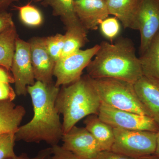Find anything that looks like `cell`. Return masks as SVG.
<instances>
[{
    "label": "cell",
    "mask_w": 159,
    "mask_h": 159,
    "mask_svg": "<svg viewBox=\"0 0 159 159\" xmlns=\"http://www.w3.org/2000/svg\"><path fill=\"white\" fill-rule=\"evenodd\" d=\"M60 88L55 83L45 84L39 81L27 87L34 115L31 121L19 127L15 133L16 141L44 142L51 147L58 145L63 135L60 114L55 106Z\"/></svg>",
    "instance_id": "cell-1"
},
{
    "label": "cell",
    "mask_w": 159,
    "mask_h": 159,
    "mask_svg": "<svg viewBox=\"0 0 159 159\" xmlns=\"http://www.w3.org/2000/svg\"><path fill=\"white\" fill-rule=\"evenodd\" d=\"M99 45V50L86 68L89 77L114 78L134 84L144 75L131 40L122 38L113 44L102 41Z\"/></svg>",
    "instance_id": "cell-2"
},
{
    "label": "cell",
    "mask_w": 159,
    "mask_h": 159,
    "mask_svg": "<svg viewBox=\"0 0 159 159\" xmlns=\"http://www.w3.org/2000/svg\"><path fill=\"white\" fill-rule=\"evenodd\" d=\"M101 102L87 74L60 88L55 106L63 116V134L67 133L80 120L98 115Z\"/></svg>",
    "instance_id": "cell-3"
},
{
    "label": "cell",
    "mask_w": 159,
    "mask_h": 159,
    "mask_svg": "<svg viewBox=\"0 0 159 159\" xmlns=\"http://www.w3.org/2000/svg\"><path fill=\"white\" fill-rule=\"evenodd\" d=\"M89 77L101 103L121 110L151 117L137 96L133 84L114 78Z\"/></svg>",
    "instance_id": "cell-4"
},
{
    "label": "cell",
    "mask_w": 159,
    "mask_h": 159,
    "mask_svg": "<svg viewBox=\"0 0 159 159\" xmlns=\"http://www.w3.org/2000/svg\"><path fill=\"white\" fill-rule=\"evenodd\" d=\"M113 130L112 151L137 159L155 152L158 132L116 128Z\"/></svg>",
    "instance_id": "cell-5"
},
{
    "label": "cell",
    "mask_w": 159,
    "mask_h": 159,
    "mask_svg": "<svg viewBox=\"0 0 159 159\" xmlns=\"http://www.w3.org/2000/svg\"><path fill=\"white\" fill-rule=\"evenodd\" d=\"M98 116L113 128L154 132L159 131V125L152 117L121 110L102 103Z\"/></svg>",
    "instance_id": "cell-6"
},
{
    "label": "cell",
    "mask_w": 159,
    "mask_h": 159,
    "mask_svg": "<svg viewBox=\"0 0 159 159\" xmlns=\"http://www.w3.org/2000/svg\"><path fill=\"white\" fill-rule=\"evenodd\" d=\"M99 48V45L97 44L60 58L54 67V77L56 78L55 85L60 88L79 80L82 77L83 71L86 68Z\"/></svg>",
    "instance_id": "cell-7"
},
{
    "label": "cell",
    "mask_w": 159,
    "mask_h": 159,
    "mask_svg": "<svg viewBox=\"0 0 159 159\" xmlns=\"http://www.w3.org/2000/svg\"><path fill=\"white\" fill-rule=\"evenodd\" d=\"M11 71L14 80L15 91L18 96L28 94L27 87L35 82L31 64L30 47L26 42L18 36Z\"/></svg>",
    "instance_id": "cell-8"
},
{
    "label": "cell",
    "mask_w": 159,
    "mask_h": 159,
    "mask_svg": "<svg viewBox=\"0 0 159 159\" xmlns=\"http://www.w3.org/2000/svg\"><path fill=\"white\" fill-rule=\"evenodd\" d=\"M137 23L140 34L139 53L141 55L159 31V0H141Z\"/></svg>",
    "instance_id": "cell-9"
},
{
    "label": "cell",
    "mask_w": 159,
    "mask_h": 159,
    "mask_svg": "<svg viewBox=\"0 0 159 159\" xmlns=\"http://www.w3.org/2000/svg\"><path fill=\"white\" fill-rule=\"evenodd\" d=\"M61 140V147L79 159H94L102 151L98 142L85 127L75 125L63 134Z\"/></svg>",
    "instance_id": "cell-10"
},
{
    "label": "cell",
    "mask_w": 159,
    "mask_h": 159,
    "mask_svg": "<svg viewBox=\"0 0 159 159\" xmlns=\"http://www.w3.org/2000/svg\"><path fill=\"white\" fill-rule=\"evenodd\" d=\"M31 64L35 81L45 84L53 83L56 62L47 51L43 37H33L29 40Z\"/></svg>",
    "instance_id": "cell-11"
},
{
    "label": "cell",
    "mask_w": 159,
    "mask_h": 159,
    "mask_svg": "<svg viewBox=\"0 0 159 159\" xmlns=\"http://www.w3.org/2000/svg\"><path fill=\"white\" fill-rule=\"evenodd\" d=\"M74 6L80 22L87 31L97 30L110 15L105 0H74Z\"/></svg>",
    "instance_id": "cell-12"
},
{
    "label": "cell",
    "mask_w": 159,
    "mask_h": 159,
    "mask_svg": "<svg viewBox=\"0 0 159 159\" xmlns=\"http://www.w3.org/2000/svg\"><path fill=\"white\" fill-rule=\"evenodd\" d=\"M134 86L140 101L159 125V80L143 75Z\"/></svg>",
    "instance_id": "cell-13"
},
{
    "label": "cell",
    "mask_w": 159,
    "mask_h": 159,
    "mask_svg": "<svg viewBox=\"0 0 159 159\" xmlns=\"http://www.w3.org/2000/svg\"><path fill=\"white\" fill-rule=\"evenodd\" d=\"M141 0H106L110 15L114 16L125 29L138 30L137 14Z\"/></svg>",
    "instance_id": "cell-14"
},
{
    "label": "cell",
    "mask_w": 159,
    "mask_h": 159,
    "mask_svg": "<svg viewBox=\"0 0 159 159\" xmlns=\"http://www.w3.org/2000/svg\"><path fill=\"white\" fill-rule=\"evenodd\" d=\"M85 127L98 142L102 151L111 150L115 140L113 128L102 121L97 115L86 117Z\"/></svg>",
    "instance_id": "cell-15"
},
{
    "label": "cell",
    "mask_w": 159,
    "mask_h": 159,
    "mask_svg": "<svg viewBox=\"0 0 159 159\" xmlns=\"http://www.w3.org/2000/svg\"><path fill=\"white\" fill-rule=\"evenodd\" d=\"M26 114L25 109L10 101H0V134L16 133Z\"/></svg>",
    "instance_id": "cell-16"
},
{
    "label": "cell",
    "mask_w": 159,
    "mask_h": 159,
    "mask_svg": "<svg viewBox=\"0 0 159 159\" xmlns=\"http://www.w3.org/2000/svg\"><path fill=\"white\" fill-rule=\"evenodd\" d=\"M74 0H43L41 5L51 7L52 13L60 18L66 28L80 24L74 6Z\"/></svg>",
    "instance_id": "cell-17"
},
{
    "label": "cell",
    "mask_w": 159,
    "mask_h": 159,
    "mask_svg": "<svg viewBox=\"0 0 159 159\" xmlns=\"http://www.w3.org/2000/svg\"><path fill=\"white\" fill-rule=\"evenodd\" d=\"M65 43L61 58L67 57L81 50L88 42L87 31L80 24L66 28Z\"/></svg>",
    "instance_id": "cell-18"
},
{
    "label": "cell",
    "mask_w": 159,
    "mask_h": 159,
    "mask_svg": "<svg viewBox=\"0 0 159 159\" xmlns=\"http://www.w3.org/2000/svg\"><path fill=\"white\" fill-rule=\"evenodd\" d=\"M18 36L15 25L0 33V66L9 71H11Z\"/></svg>",
    "instance_id": "cell-19"
},
{
    "label": "cell",
    "mask_w": 159,
    "mask_h": 159,
    "mask_svg": "<svg viewBox=\"0 0 159 159\" xmlns=\"http://www.w3.org/2000/svg\"><path fill=\"white\" fill-rule=\"evenodd\" d=\"M139 58L143 74L159 80V31Z\"/></svg>",
    "instance_id": "cell-20"
},
{
    "label": "cell",
    "mask_w": 159,
    "mask_h": 159,
    "mask_svg": "<svg viewBox=\"0 0 159 159\" xmlns=\"http://www.w3.org/2000/svg\"><path fill=\"white\" fill-rule=\"evenodd\" d=\"M14 7L18 11L20 20L24 25L30 27H38L42 25L43 17L41 12L31 3Z\"/></svg>",
    "instance_id": "cell-21"
},
{
    "label": "cell",
    "mask_w": 159,
    "mask_h": 159,
    "mask_svg": "<svg viewBox=\"0 0 159 159\" xmlns=\"http://www.w3.org/2000/svg\"><path fill=\"white\" fill-rule=\"evenodd\" d=\"M43 40L47 51L56 63L62 55L65 43L64 34H57L43 37Z\"/></svg>",
    "instance_id": "cell-22"
},
{
    "label": "cell",
    "mask_w": 159,
    "mask_h": 159,
    "mask_svg": "<svg viewBox=\"0 0 159 159\" xmlns=\"http://www.w3.org/2000/svg\"><path fill=\"white\" fill-rule=\"evenodd\" d=\"M15 133L8 132L0 134V159H11L16 156L14 152Z\"/></svg>",
    "instance_id": "cell-23"
},
{
    "label": "cell",
    "mask_w": 159,
    "mask_h": 159,
    "mask_svg": "<svg viewBox=\"0 0 159 159\" xmlns=\"http://www.w3.org/2000/svg\"><path fill=\"white\" fill-rule=\"evenodd\" d=\"M99 26L102 35L111 41L119 35L121 30L119 21L115 16L107 18Z\"/></svg>",
    "instance_id": "cell-24"
},
{
    "label": "cell",
    "mask_w": 159,
    "mask_h": 159,
    "mask_svg": "<svg viewBox=\"0 0 159 159\" xmlns=\"http://www.w3.org/2000/svg\"><path fill=\"white\" fill-rule=\"evenodd\" d=\"M16 94L10 84L0 82V101H13Z\"/></svg>",
    "instance_id": "cell-25"
},
{
    "label": "cell",
    "mask_w": 159,
    "mask_h": 159,
    "mask_svg": "<svg viewBox=\"0 0 159 159\" xmlns=\"http://www.w3.org/2000/svg\"><path fill=\"white\" fill-rule=\"evenodd\" d=\"M52 153L49 159H79L72 152L58 145L52 146Z\"/></svg>",
    "instance_id": "cell-26"
},
{
    "label": "cell",
    "mask_w": 159,
    "mask_h": 159,
    "mask_svg": "<svg viewBox=\"0 0 159 159\" xmlns=\"http://www.w3.org/2000/svg\"><path fill=\"white\" fill-rule=\"evenodd\" d=\"M15 25L11 13L7 11L0 12V33Z\"/></svg>",
    "instance_id": "cell-27"
},
{
    "label": "cell",
    "mask_w": 159,
    "mask_h": 159,
    "mask_svg": "<svg viewBox=\"0 0 159 159\" xmlns=\"http://www.w3.org/2000/svg\"><path fill=\"white\" fill-rule=\"evenodd\" d=\"M94 159H137L111 150L102 151Z\"/></svg>",
    "instance_id": "cell-28"
},
{
    "label": "cell",
    "mask_w": 159,
    "mask_h": 159,
    "mask_svg": "<svg viewBox=\"0 0 159 159\" xmlns=\"http://www.w3.org/2000/svg\"><path fill=\"white\" fill-rule=\"evenodd\" d=\"M51 153L52 148L51 147L41 150L34 157H29L26 154L23 153L18 156L16 155L11 159H49Z\"/></svg>",
    "instance_id": "cell-29"
},
{
    "label": "cell",
    "mask_w": 159,
    "mask_h": 159,
    "mask_svg": "<svg viewBox=\"0 0 159 159\" xmlns=\"http://www.w3.org/2000/svg\"><path fill=\"white\" fill-rule=\"evenodd\" d=\"M0 82L14 83L12 75L9 74V71L5 68L0 66Z\"/></svg>",
    "instance_id": "cell-30"
},
{
    "label": "cell",
    "mask_w": 159,
    "mask_h": 159,
    "mask_svg": "<svg viewBox=\"0 0 159 159\" xmlns=\"http://www.w3.org/2000/svg\"><path fill=\"white\" fill-rule=\"evenodd\" d=\"M17 0H0V12L7 11V9L12 3Z\"/></svg>",
    "instance_id": "cell-31"
},
{
    "label": "cell",
    "mask_w": 159,
    "mask_h": 159,
    "mask_svg": "<svg viewBox=\"0 0 159 159\" xmlns=\"http://www.w3.org/2000/svg\"><path fill=\"white\" fill-rule=\"evenodd\" d=\"M138 159H159V157L157 156L155 154H152L141 157Z\"/></svg>",
    "instance_id": "cell-32"
},
{
    "label": "cell",
    "mask_w": 159,
    "mask_h": 159,
    "mask_svg": "<svg viewBox=\"0 0 159 159\" xmlns=\"http://www.w3.org/2000/svg\"><path fill=\"white\" fill-rule=\"evenodd\" d=\"M153 154L159 157V131L157 133V146L156 148L155 152Z\"/></svg>",
    "instance_id": "cell-33"
},
{
    "label": "cell",
    "mask_w": 159,
    "mask_h": 159,
    "mask_svg": "<svg viewBox=\"0 0 159 159\" xmlns=\"http://www.w3.org/2000/svg\"><path fill=\"white\" fill-rule=\"evenodd\" d=\"M31 2H41L43 0H30Z\"/></svg>",
    "instance_id": "cell-34"
},
{
    "label": "cell",
    "mask_w": 159,
    "mask_h": 159,
    "mask_svg": "<svg viewBox=\"0 0 159 159\" xmlns=\"http://www.w3.org/2000/svg\"><path fill=\"white\" fill-rule=\"evenodd\" d=\"M105 1H106V0H105Z\"/></svg>",
    "instance_id": "cell-35"
}]
</instances>
